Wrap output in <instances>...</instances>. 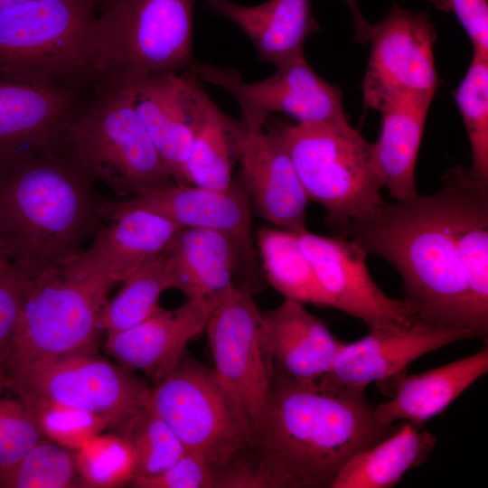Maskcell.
<instances>
[{"label": "cell", "instance_id": "cell-32", "mask_svg": "<svg viewBox=\"0 0 488 488\" xmlns=\"http://www.w3.org/2000/svg\"><path fill=\"white\" fill-rule=\"evenodd\" d=\"M113 430L125 437L134 450L136 465L134 478L156 475L187 452L174 432L147 407Z\"/></svg>", "mask_w": 488, "mask_h": 488}, {"label": "cell", "instance_id": "cell-6", "mask_svg": "<svg viewBox=\"0 0 488 488\" xmlns=\"http://www.w3.org/2000/svg\"><path fill=\"white\" fill-rule=\"evenodd\" d=\"M196 0H99V84H126L191 69Z\"/></svg>", "mask_w": 488, "mask_h": 488}, {"label": "cell", "instance_id": "cell-39", "mask_svg": "<svg viewBox=\"0 0 488 488\" xmlns=\"http://www.w3.org/2000/svg\"><path fill=\"white\" fill-rule=\"evenodd\" d=\"M28 281L12 265L0 266V369L18 325Z\"/></svg>", "mask_w": 488, "mask_h": 488}, {"label": "cell", "instance_id": "cell-33", "mask_svg": "<svg viewBox=\"0 0 488 488\" xmlns=\"http://www.w3.org/2000/svg\"><path fill=\"white\" fill-rule=\"evenodd\" d=\"M73 456L80 487H120L136 476L134 450L115 431L94 436L73 451Z\"/></svg>", "mask_w": 488, "mask_h": 488}, {"label": "cell", "instance_id": "cell-45", "mask_svg": "<svg viewBox=\"0 0 488 488\" xmlns=\"http://www.w3.org/2000/svg\"><path fill=\"white\" fill-rule=\"evenodd\" d=\"M1 266H3V265H1Z\"/></svg>", "mask_w": 488, "mask_h": 488}, {"label": "cell", "instance_id": "cell-40", "mask_svg": "<svg viewBox=\"0 0 488 488\" xmlns=\"http://www.w3.org/2000/svg\"><path fill=\"white\" fill-rule=\"evenodd\" d=\"M442 12L453 13L467 33L474 53L488 59L487 0H427Z\"/></svg>", "mask_w": 488, "mask_h": 488}, {"label": "cell", "instance_id": "cell-44", "mask_svg": "<svg viewBox=\"0 0 488 488\" xmlns=\"http://www.w3.org/2000/svg\"><path fill=\"white\" fill-rule=\"evenodd\" d=\"M88 1L89 2V4H90L91 5H93V6L95 7V5H98V2H99V0H88Z\"/></svg>", "mask_w": 488, "mask_h": 488}, {"label": "cell", "instance_id": "cell-1", "mask_svg": "<svg viewBox=\"0 0 488 488\" xmlns=\"http://www.w3.org/2000/svg\"><path fill=\"white\" fill-rule=\"evenodd\" d=\"M364 391L302 381L273 366L267 408L230 487L328 488L349 459L389 436Z\"/></svg>", "mask_w": 488, "mask_h": 488}, {"label": "cell", "instance_id": "cell-21", "mask_svg": "<svg viewBox=\"0 0 488 488\" xmlns=\"http://www.w3.org/2000/svg\"><path fill=\"white\" fill-rule=\"evenodd\" d=\"M442 195L451 234L465 274L472 324L488 332V184L469 168L455 166L442 177Z\"/></svg>", "mask_w": 488, "mask_h": 488}, {"label": "cell", "instance_id": "cell-4", "mask_svg": "<svg viewBox=\"0 0 488 488\" xmlns=\"http://www.w3.org/2000/svg\"><path fill=\"white\" fill-rule=\"evenodd\" d=\"M113 286L72 258L29 278L18 325L0 369L9 374L33 363L96 352L100 314Z\"/></svg>", "mask_w": 488, "mask_h": 488}, {"label": "cell", "instance_id": "cell-27", "mask_svg": "<svg viewBox=\"0 0 488 488\" xmlns=\"http://www.w3.org/2000/svg\"><path fill=\"white\" fill-rule=\"evenodd\" d=\"M434 96L404 93L380 109L381 127L372 158L383 187L396 201L418 195L415 167Z\"/></svg>", "mask_w": 488, "mask_h": 488}, {"label": "cell", "instance_id": "cell-9", "mask_svg": "<svg viewBox=\"0 0 488 488\" xmlns=\"http://www.w3.org/2000/svg\"><path fill=\"white\" fill-rule=\"evenodd\" d=\"M146 407L210 464L217 483L250 447L252 428L214 371L185 353L150 389Z\"/></svg>", "mask_w": 488, "mask_h": 488}, {"label": "cell", "instance_id": "cell-20", "mask_svg": "<svg viewBox=\"0 0 488 488\" xmlns=\"http://www.w3.org/2000/svg\"><path fill=\"white\" fill-rule=\"evenodd\" d=\"M223 296L187 298L173 310L159 305L139 324L107 333L106 350L119 365L157 382L178 364L188 343L204 331Z\"/></svg>", "mask_w": 488, "mask_h": 488}, {"label": "cell", "instance_id": "cell-11", "mask_svg": "<svg viewBox=\"0 0 488 488\" xmlns=\"http://www.w3.org/2000/svg\"><path fill=\"white\" fill-rule=\"evenodd\" d=\"M212 369L254 429L269 399L273 361L263 341V316L248 285L235 284L210 315L204 329Z\"/></svg>", "mask_w": 488, "mask_h": 488}, {"label": "cell", "instance_id": "cell-43", "mask_svg": "<svg viewBox=\"0 0 488 488\" xmlns=\"http://www.w3.org/2000/svg\"><path fill=\"white\" fill-rule=\"evenodd\" d=\"M5 264H9L4 258L3 254H2V251H1V248H0V266L1 265H5Z\"/></svg>", "mask_w": 488, "mask_h": 488}, {"label": "cell", "instance_id": "cell-10", "mask_svg": "<svg viewBox=\"0 0 488 488\" xmlns=\"http://www.w3.org/2000/svg\"><path fill=\"white\" fill-rule=\"evenodd\" d=\"M2 386L21 399H42L89 412L112 429L146 407L150 391L133 371L97 351L31 364L6 376Z\"/></svg>", "mask_w": 488, "mask_h": 488}, {"label": "cell", "instance_id": "cell-42", "mask_svg": "<svg viewBox=\"0 0 488 488\" xmlns=\"http://www.w3.org/2000/svg\"><path fill=\"white\" fill-rule=\"evenodd\" d=\"M28 0H0V12H3L14 5L26 2Z\"/></svg>", "mask_w": 488, "mask_h": 488}, {"label": "cell", "instance_id": "cell-41", "mask_svg": "<svg viewBox=\"0 0 488 488\" xmlns=\"http://www.w3.org/2000/svg\"><path fill=\"white\" fill-rule=\"evenodd\" d=\"M347 3L353 19V24L355 29L354 41L363 45H367L368 32L371 23L361 14L357 0H345Z\"/></svg>", "mask_w": 488, "mask_h": 488}, {"label": "cell", "instance_id": "cell-3", "mask_svg": "<svg viewBox=\"0 0 488 488\" xmlns=\"http://www.w3.org/2000/svg\"><path fill=\"white\" fill-rule=\"evenodd\" d=\"M340 237L354 240L399 273L405 299L419 322L474 331L465 274L439 191L385 202L371 217L350 224Z\"/></svg>", "mask_w": 488, "mask_h": 488}, {"label": "cell", "instance_id": "cell-16", "mask_svg": "<svg viewBox=\"0 0 488 488\" xmlns=\"http://www.w3.org/2000/svg\"><path fill=\"white\" fill-rule=\"evenodd\" d=\"M191 70L126 83L136 110L175 184L188 185L185 164L198 125L211 101Z\"/></svg>", "mask_w": 488, "mask_h": 488}, {"label": "cell", "instance_id": "cell-18", "mask_svg": "<svg viewBox=\"0 0 488 488\" xmlns=\"http://www.w3.org/2000/svg\"><path fill=\"white\" fill-rule=\"evenodd\" d=\"M102 218L90 246L71 258L112 286L163 253L181 230L160 213L127 199L107 200Z\"/></svg>", "mask_w": 488, "mask_h": 488}, {"label": "cell", "instance_id": "cell-19", "mask_svg": "<svg viewBox=\"0 0 488 488\" xmlns=\"http://www.w3.org/2000/svg\"><path fill=\"white\" fill-rule=\"evenodd\" d=\"M249 127L240 164L243 188L257 213L277 228L301 234L307 231L309 199L278 134L267 123Z\"/></svg>", "mask_w": 488, "mask_h": 488}, {"label": "cell", "instance_id": "cell-5", "mask_svg": "<svg viewBox=\"0 0 488 488\" xmlns=\"http://www.w3.org/2000/svg\"><path fill=\"white\" fill-rule=\"evenodd\" d=\"M266 123L282 139L309 201L324 207L335 236L371 217L385 202L372 143L350 123L291 125L269 117Z\"/></svg>", "mask_w": 488, "mask_h": 488}, {"label": "cell", "instance_id": "cell-28", "mask_svg": "<svg viewBox=\"0 0 488 488\" xmlns=\"http://www.w3.org/2000/svg\"><path fill=\"white\" fill-rule=\"evenodd\" d=\"M436 443L434 434L402 421L377 444L352 455L332 488H389L424 463Z\"/></svg>", "mask_w": 488, "mask_h": 488}, {"label": "cell", "instance_id": "cell-13", "mask_svg": "<svg viewBox=\"0 0 488 488\" xmlns=\"http://www.w3.org/2000/svg\"><path fill=\"white\" fill-rule=\"evenodd\" d=\"M436 30L425 11L394 5L380 22L371 24L370 56L361 81L365 108L380 109L404 93L434 96L440 84L435 59Z\"/></svg>", "mask_w": 488, "mask_h": 488}, {"label": "cell", "instance_id": "cell-17", "mask_svg": "<svg viewBox=\"0 0 488 488\" xmlns=\"http://www.w3.org/2000/svg\"><path fill=\"white\" fill-rule=\"evenodd\" d=\"M478 337L465 327L416 322L379 326L353 343H343L329 371L319 380L364 391L371 382L395 381L418 358L455 342Z\"/></svg>", "mask_w": 488, "mask_h": 488}, {"label": "cell", "instance_id": "cell-30", "mask_svg": "<svg viewBox=\"0 0 488 488\" xmlns=\"http://www.w3.org/2000/svg\"><path fill=\"white\" fill-rule=\"evenodd\" d=\"M258 244L267 280L285 298L332 307L298 234L263 227L258 234Z\"/></svg>", "mask_w": 488, "mask_h": 488}, {"label": "cell", "instance_id": "cell-37", "mask_svg": "<svg viewBox=\"0 0 488 488\" xmlns=\"http://www.w3.org/2000/svg\"><path fill=\"white\" fill-rule=\"evenodd\" d=\"M0 392V474L45 437L29 407L16 395Z\"/></svg>", "mask_w": 488, "mask_h": 488}, {"label": "cell", "instance_id": "cell-22", "mask_svg": "<svg viewBox=\"0 0 488 488\" xmlns=\"http://www.w3.org/2000/svg\"><path fill=\"white\" fill-rule=\"evenodd\" d=\"M125 199L160 213L180 229H206L226 233L254 256L251 204L243 186L234 182L225 190L174 183Z\"/></svg>", "mask_w": 488, "mask_h": 488}, {"label": "cell", "instance_id": "cell-38", "mask_svg": "<svg viewBox=\"0 0 488 488\" xmlns=\"http://www.w3.org/2000/svg\"><path fill=\"white\" fill-rule=\"evenodd\" d=\"M129 484L137 488L217 487V474L202 455L187 451L164 472L149 477H136Z\"/></svg>", "mask_w": 488, "mask_h": 488}, {"label": "cell", "instance_id": "cell-35", "mask_svg": "<svg viewBox=\"0 0 488 488\" xmlns=\"http://www.w3.org/2000/svg\"><path fill=\"white\" fill-rule=\"evenodd\" d=\"M0 487H80L73 451L43 437L0 474Z\"/></svg>", "mask_w": 488, "mask_h": 488}, {"label": "cell", "instance_id": "cell-34", "mask_svg": "<svg viewBox=\"0 0 488 488\" xmlns=\"http://www.w3.org/2000/svg\"><path fill=\"white\" fill-rule=\"evenodd\" d=\"M472 153L469 168L488 184V59L474 53L467 72L455 91Z\"/></svg>", "mask_w": 488, "mask_h": 488}, {"label": "cell", "instance_id": "cell-24", "mask_svg": "<svg viewBox=\"0 0 488 488\" xmlns=\"http://www.w3.org/2000/svg\"><path fill=\"white\" fill-rule=\"evenodd\" d=\"M262 316L264 344L278 369L302 381H317L329 371L344 342L302 303L285 298Z\"/></svg>", "mask_w": 488, "mask_h": 488}, {"label": "cell", "instance_id": "cell-14", "mask_svg": "<svg viewBox=\"0 0 488 488\" xmlns=\"http://www.w3.org/2000/svg\"><path fill=\"white\" fill-rule=\"evenodd\" d=\"M76 85L0 68V170L38 153L67 148L80 112Z\"/></svg>", "mask_w": 488, "mask_h": 488}, {"label": "cell", "instance_id": "cell-29", "mask_svg": "<svg viewBox=\"0 0 488 488\" xmlns=\"http://www.w3.org/2000/svg\"><path fill=\"white\" fill-rule=\"evenodd\" d=\"M247 132L244 120L224 113L212 100L195 131L188 154V184L225 190L231 186L233 167L239 160Z\"/></svg>", "mask_w": 488, "mask_h": 488}, {"label": "cell", "instance_id": "cell-15", "mask_svg": "<svg viewBox=\"0 0 488 488\" xmlns=\"http://www.w3.org/2000/svg\"><path fill=\"white\" fill-rule=\"evenodd\" d=\"M298 239L332 307L362 320L370 328L419 322L412 303L391 298L377 286L367 267L368 255L354 240L308 230L298 234Z\"/></svg>", "mask_w": 488, "mask_h": 488}, {"label": "cell", "instance_id": "cell-8", "mask_svg": "<svg viewBox=\"0 0 488 488\" xmlns=\"http://www.w3.org/2000/svg\"><path fill=\"white\" fill-rule=\"evenodd\" d=\"M98 33L88 0H28L0 12V68L78 85L95 79Z\"/></svg>", "mask_w": 488, "mask_h": 488}, {"label": "cell", "instance_id": "cell-25", "mask_svg": "<svg viewBox=\"0 0 488 488\" xmlns=\"http://www.w3.org/2000/svg\"><path fill=\"white\" fill-rule=\"evenodd\" d=\"M205 1L248 36L261 61L276 67L305 55L306 40L319 31L311 0H268L254 6Z\"/></svg>", "mask_w": 488, "mask_h": 488}, {"label": "cell", "instance_id": "cell-23", "mask_svg": "<svg viewBox=\"0 0 488 488\" xmlns=\"http://www.w3.org/2000/svg\"><path fill=\"white\" fill-rule=\"evenodd\" d=\"M174 288L186 298L222 297L241 266L254 256L233 237L212 230L183 228L164 250Z\"/></svg>", "mask_w": 488, "mask_h": 488}, {"label": "cell", "instance_id": "cell-31", "mask_svg": "<svg viewBox=\"0 0 488 488\" xmlns=\"http://www.w3.org/2000/svg\"><path fill=\"white\" fill-rule=\"evenodd\" d=\"M117 296L101 311L99 326L107 333L132 327L159 306L163 292L174 288L164 251L143 264L123 282Z\"/></svg>", "mask_w": 488, "mask_h": 488}, {"label": "cell", "instance_id": "cell-7", "mask_svg": "<svg viewBox=\"0 0 488 488\" xmlns=\"http://www.w3.org/2000/svg\"><path fill=\"white\" fill-rule=\"evenodd\" d=\"M67 147L90 181L121 199L174 183L124 84H98L97 99L69 127Z\"/></svg>", "mask_w": 488, "mask_h": 488}, {"label": "cell", "instance_id": "cell-36", "mask_svg": "<svg viewBox=\"0 0 488 488\" xmlns=\"http://www.w3.org/2000/svg\"><path fill=\"white\" fill-rule=\"evenodd\" d=\"M21 399L34 415L43 436L71 451L109 428L104 418L76 408L42 399Z\"/></svg>", "mask_w": 488, "mask_h": 488}, {"label": "cell", "instance_id": "cell-12", "mask_svg": "<svg viewBox=\"0 0 488 488\" xmlns=\"http://www.w3.org/2000/svg\"><path fill=\"white\" fill-rule=\"evenodd\" d=\"M191 70L203 82L229 92L249 127H263L273 113L286 114L296 123H349L341 90L320 77L305 55L277 67L269 77L246 81L236 70L195 63Z\"/></svg>", "mask_w": 488, "mask_h": 488}, {"label": "cell", "instance_id": "cell-26", "mask_svg": "<svg viewBox=\"0 0 488 488\" xmlns=\"http://www.w3.org/2000/svg\"><path fill=\"white\" fill-rule=\"evenodd\" d=\"M488 371V347L431 371L402 375L393 383L389 400L374 407L376 419L391 427L408 421L419 428L443 412L474 381Z\"/></svg>", "mask_w": 488, "mask_h": 488}, {"label": "cell", "instance_id": "cell-2", "mask_svg": "<svg viewBox=\"0 0 488 488\" xmlns=\"http://www.w3.org/2000/svg\"><path fill=\"white\" fill-rule=\"evenodd\" d=\"M99 196L68 150L23 157L0 170V248L28 278L82 251L99 227Z\"/></svg>", "mask_w": 488, "mask_h": 488}]
</instances>
